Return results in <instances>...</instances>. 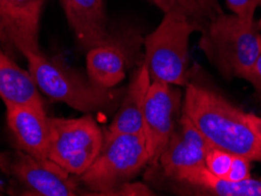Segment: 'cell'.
Wrapping results in <instances>:
<instances>
[{
  "label": "cell",
  "mask_w": 261,
  "mask_h": 196,
  "mask_svg": "<svg viewBox=\"0 0 261 196\" xmlns=\"http://www.w3.org/2000/svg\"><path fill=\"white\" fill-rule=\"evenodd\" d=\"M182 113L212 146L261 162V141L249 127L246 113L217 92L187 83Z\"/></svg>",
  "instance_id": "1"
},
{
  "label": "cell",
  "mask_w": 261,
  "mask_h": 196,
  "mask_svg": "<svg viewBox=\"0 0 261 196\" xmlns=\"http://www.w3.org/2000/svg\"><path fill=\"white\" fill-rule=\"evenodd\" d=\"M29 72L39 91L84 113L117 109L125 91L105 88L92 81L86 73L72 68L56 57L43 52L25 57Z\"/></svg>",
  "instance_id": "2"
},
{
  "label": "cell",
  "mask_w": 261,
  "mask_h": 196,
  "mask_svg": "<svg viewBox=\"0 0 261 196\" xmlns=\"http://www.w3.org/2000/svg\"><path fill=\"white\" fill-rule=\"evenodd\" d=\"M148 166L144 132L103 133L99 155L85 173L75 176L87 195H114Z\"/></svg>",
  "instance_id": "3"
},
{
  "label": "cell",
  "mask_w": 261,
  "mask_h": 196,
  "mask_svg": "<svg viewBox=\"0 0 261 196\" xmlns=\"http://www.w3.org/2000/svg\"><path fill=\"white\" fill-rule=\"evenodd\" d=\"M200 46L224 74L246 79L260 52L261 36L254 24L218 13L203 29Z\"/></svg>",
  "instance_id": "4"
},
{
  "label": "cell",
  "mask_w": 261,
  "mask_h": 196,
  "mask_svg": "<svg viewBox=\"0 0 261 196\" xmlns=\"http://www.w3.org/2000/svg\"><path fill=\"white\" fill-rule=\"evenodd\" d=\"M201 26L181 15L167 13L145 39V60L151 81L187 86V60L191 34Z\"/></svg>",
  "instance_id": "5"
},
{
  "label": "cell",
  "mask_w": 261,
  "mask_h": 196,
  "mask_svg": "<svg viewBox=\"0 0 261 196\" xmlns=\"http://www.w3.org/2000/svg\"><path fill=\"white\" fill-rule=\"evenodd\" d=\"M48 159L73 176L85 173L99 155L103 132L90 114L76 119L49 118Z\"/></svg>",
  "instance_id": "6"
},
{
  "label": "cell",
  "mask_w": 261,
  "mask_h": 196,
  "mask_svg": "<svg viewBox=\"0 0 261 196\" xmlns=\"http://www.w3.org/2000/svg\"><path fill=\"white\" fill-rule=\"evenodd\" d=\"M0 169L25 188L21 195H87L75 176L49 159H37L20 149L0 153Z\"/></svg>",
  "instance_id": "7"
},
{
  "label": "cell",
  "mask_w": 261,
  "mask_h": 196,
  "mask_svg": "<svg viewBox=\"0 0 261 196\" xmlns=\"http://www.w3.org/2000/svg\"><path fill=\"white\" fill-rule=\"evenodd\" d=\"M182 112L181 92L163 81H152L146 94L143 132L148 152V166L158 162L178 126Z\"/></svg>",
  "instance_id": "8"
},
{
  "label": "cell",
  "mask_w": 261,
  "mask_h": 196,
  "mask_svg": "<svg viewBox=\"0 0 261 196\" xmlns=\"http://www.w3.org/2000/svg\"><path fill=\"white\" fill-rule=\"evenodd\" d=\"M45 0H0V45L26 57L41 52L39 24Z\"/></svg>",
  "instance_id": "9"
},
{
  "label": "cell",
  "mask_w": 261,
  "mask_h": 196,
  "mask_svg": "<svg viewBox=\"0 0 261 196\" xmlns=\"http://www.w3.org/2000/svg\"><path fill=\"white\" fill-rule=\"evenodd\" d=\"M210 146L208 140L202 135L189 117L181 112L173 135L155 164H159L165 178L173 181L184 171L205 166L206 153Z\"/></svg>",
  "instance_id": "10"
},
{
  "label": "cell",
  "mask_w": 261,
  "mask_h": 196,
  "mask_svg": "<svg viewBox=\"0 0 261 196\" xmlns=\"http://www.w3.org/2000/svg\"><path fill=\"white\" fill-rule=\"evenodd\" d=\"M7 126L18 149L37 159H48L51 122L45 107L5 105Z\"/></svg>",
  "instance_id": "11"
},
{
  "label": "cell",
  "mask_w": 261,
  "mask_h": 196,
  "mask_svg": "<svg viewBox=\"0 0 261 196\" xmlns=\"http://www.w3.org/2000/svg\"><path fill=\"white\" fill-rule=\"evenodd\" d=\"M75 40L84 51L113 39L107 29L103 0H60Z\"/></svg>",
  "instance_id": "12"
},
{
  "label": "cell",
  "mask_w": 261,
  "mask_h": 196,
  "mask_svg": "<svg viewBox=\"0 0 261 196\" xmlns=\"http://www.w3.org/2000/svg\"><path fill=\"white\" fill-rule=\"evenodd\" d=\"M127 64V49L114 37L107 44L87 51L86 73L99 86L113 88L125 79Z\"/></svg>",
  "instance_id": "13"
},
{
  "label": "cell",
  "mask_w": 261,
  "mask_h": 196,
  "mask_svg": "<svg viewBox=\"0 0 261 196\" xmlns=\"http://www.w3.org/2000/svg\"><path fill=\"white\" fill-rule=\"evenodd\" d=\"M148 68L143 63L134 73L109 127L111 133H141L143 132V113L147 91L151 85Z\"/></svg>",
  "instance_id": "14"
},
{
  "label": "cell",
  "mask_w": 261,
  "mask_h": 196,
  "mask_svg": "<svg viewBox=\"0 0 261 196\" xmlns=\"http://www.w3.org/2000/svg\"><path fill=\"white\" fill-rule=\"evenodd\" d=\"M0 97L5 105L45 107L39 88L29 71L22 70L0 46Z\"/></svg>",
  "instance_id": "15"
},
{
  "label": "cell",
  "mask_w": 261,
  "mask_h": 196,
  "mask_svg": "<svg viewBox=\"0 0 261 196\" xmlns=\"http://www.w3.org/2000/svg\"><path fill=\"white\" fill-rule=\"evenodd\" d=\"M176 183L199 189L206 195L218 196H261V179L231 181L211 173L205 166L184 171L173 180Z\"/></svg>",
  "instance_id": "16"
},
{
  "label": "cell",
  "mask_w": 261,
  "mask_h": 196,
  "mask_svg": "<svg viewBox=\"0 0 261 196\" xmlns=\"http://www.w3.org/2000/svg\"><path fill=\"white\" fill-rule=\"evenodd\" d=\"M148 2L159 7L165 14L173 13L190 19L201 26L202 31L208 24L211 18L217 14H212V9L207 0H148Z\"/></svg>",
  "instance_id": "17"
},
{
  "label": "cell",
  "mask_w": 261,
  "mask_h": 196,
  "mask_svg": "<svg viewBox=\"0 0 261 196\" xmlns=\"http://www.w3.org/2000/svg\"><path fill=\"white\" fill-rule=\"evenodd\" d=\"M233 155L234 154L231 152L211 145L206 153L205 167L212 174L226 179L229 167H231Z\"/></svg>",
  "instance_id": "18"
},
{
  "label": "cell",
  "mask_w": 261,
  "mask_h": 196,
  "mask_svg": "<svg viewBox=\"0 0 261 196\" xmlns=\"http://www.w3.org/2000/svg\"><path fill=\"white\" fill-rule=\"evenodd\" d=\"M226 5L240 19L254 24L253 18L256 7L261 5V0H226Z\"/></svg>",
  "instance_id": "19"
},
{
  "label": "cell",
  "mask_w": 261,
  "mask_h": 196,
  "mask_svg": "<svg viewBox=\"0 0 261 196\" xmlns=\"http://www.w3.org/2000/svg\"><path fill=\"white\" fill-rule=\"evenodd\" d=\"M249 178H251V160L245 156L234 154L226 179L238 182Z\"/></svg>",
  "instance_id": "20"
},
{
  "label": "cell",
  "mask_w": 261,
  "mask_h": 196,
  "mask_svg": "<svg viewBox=\"0 0 261 196\" xmlns=\"http://www.w3.org/2000/svg\"><path fill=\"white\" fill-rule=\"evenodd\" d=\"M114 195H154V193L143 183H126Z\"/></svg>",
  "instance_id": "21"
},
{
  "label": "cell",
  "mask_w": 261,
  "mask_h": 196,
  "mask_svg": "<svg viewBox=\"0 0 261 196\" xmlns=\"http://www.w3.org/2000/svg\"><path fill=\"white\" fill-rule=\"evenodd\" d=\"M246 80L251 82L256 90L261 91V48L258 57H256L254 65H253L251 71L248 73Z\"/></svg>",
  "instance_id": "22"
},
{
  "label": "cell",
  "mask_w": 261,
  "mask_h": 196,
  "mask_svg": "<svg viewBox=\"0 0 261 196\" xmlns=\"http://www.w3.org/2000/svg\"><path fill=\"white\" fill-rule=\"evenodd\" d=\"M246 119L249 127H251L253 132L255 133V135L261 141V118L255 114L246 113Z\"/></svg>",
  "instance_id": "23"
},
{
  "label": "cell",
  "mask_w": 261,
  "mask_h": 196,
  "mask_svg": "<svg viewBox=\"0 0 261 196\" xmlns=\"http://www.w3.org/2000/svg\"><path fill=\"white\" fill-rule=\"evenodd\" d=\"M3 188H4V186H3V182L0 181V194H2V191H3Z\"/></svg>",
  "instance_id": "24"
},
{
  "label": "cell",
  "mask_w": 261,
  "mask_h": 196,
  "mask_svg": "<svg viewBox=\"0 0 261 196\" xmlns=\"http://www.w3.org/2000/svg\"><path fill=\"white\" fill-rule=\"evenodd\" d=\"M259 25H260V27H261V19H260V22H259Z\"/></svg>",
  "instance_id": "25"
}]
</instances>
